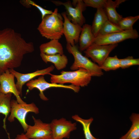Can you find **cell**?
Returning a JSON list of instances; mask_svg holds the SVG:
<instances>
[{"label":"cell","instance_id":"obj_1","mask_svg":"<svg viewBox=\"0 0 139 139\" xmlns=\"http://www.w3.org/2000/svg\"><path fill=\"white\" fill-rule=\"evenodd\" d=\"M34 50L32 42H27L19 33L10 28L0 30V75L20 66L25 55Z\"/></svg>","mask_w":139,"mask_h":139},{"label":"cell","instance_id":"obj_2","mask_svg":"<svg viewBox=\"0 0 139 139\" xmlns=\"http://www.w3.org/2000/svg\"><path fill=\"white\" fill-rule=\"evenodd\" d=\"M55 8L53 13L42 19L37 29L41 36L48 39L59 40L63 34V18Z\"/></svg>","mask_w":139,"mask_h":139},{"label":"cell","instance_id":"obj_3","mask_svg":"<svg viewBox=\"0 0 139 139\" xmlns=\"http://www.w3.org/2000/svg\"><path fill=\"white\" fill-rule=\"evenodd\" d=\"M51 83L64 84L70 83L77 86L84 87L90 83L92 76L86 70L80 68L72 71H62L59 75L50 73Z\"/></svg>","mask_w":139,"mask_h":139},{"label":"cell","instance_id":"obj_4","mask_svg":"<svg viewBox=\"0 0 139 139\" xmlns=\"http://www.w3.org/2000/svg\"><path fill=\"white\" fill-rule=\"evenodd\" d=\"M66 48L74 58V62L70 67L72 70L82 68L87 71L92 76L100 77L103 75V73L100 67L88 58L83 56L75 45L72 46L67 43Z\"/></svg>","mask_w":139,"mask_h":139},{"label":"cell","instance_id":"obj_5","mask_svg":"<svg viewBox=\"0 0 139 139\" xmlns=\"http://www.w3.org/2000/svg\"><path fill=\"white\" fill-rule=\"evenodd\" d=\"M10 114L8 117V121L12 122L15 118L19 121L22 126L24 132H25L28 127L26 121V117L29 112H32L36 114L39 113V109L33 102L28 104L18 103L16 100L12 99L11 101Z\"/></svg>","mask_w":139,"mask_h":139},{"label":"cell","instance_id":"obj_6","mask_svg":"<svg viewBox=\"0 0 139 139\" xmlns=\"http://www.w3.org/2000/svg\"><path fill=\"white\" fill-rule=\"evenodd\" d=\"M51 1L57 6L62 5L65 7L67 16L73 23L82 27L85 23V20L82 13L86 7L83 0H73L72 3L70 1L65 2L56 1Z\"/></svg>","mask_w":139,"mask_h":139},{"label":"cell","instance_id":"obj_7","mask_svg":"<svg viewBox=\"0 0 139 139\" xmlns=\"http://www.w3.org/2000/svg\"><path fill=\"white\" fill-rule=\"evenodd\" d=\"M139 36L136 29L123 30L95 37L93 43L100 45H109L118 43L128 39H136Z\"/></svg>","mask_w":139,"mask_h":139},{"label":"cell","instance_id":"obj_8","mask_svg":"<svg viewBox=\"0 0 139 139\" xmlns=\"http://www.w3.org/2000/svg\"><path fill=\"white\" fill-rule=\"evenodd\" d=\"M28 90L31 91L34 89H37L39 91V96L42 100L46 101L48 98L44 95V92L52 88H62L71 89L75 92L78 93L80 90V87L72 84L67 85L47 82L43 76H40L37 79H33L26 83Z\"/></svg>","mask_w":139,"mask_h":139},{"label":"cell","instance_id":"obj_9","mask_svg":"<svg viewBox=\"0 0 139 139\" xmlns=\"http://www.w3.org/2000/svg\"><path fill=\"white\" fill-rule=\"evenodd\" d=\"M118 46V44L100 45L93 43L84 51L85 56L90 58L101 67L110 52Z\"/></svg>","mask_w":139,"mask_h":139},{"label":"cell","instance_id":"obj_10","mask_svg":"<svg viewBox=\"0 0 139 139\" xmlns=\"http://www.w3.org/2000/svg\"><path fill=\"white\" fill-rule=\"evenodd\" d=\"M50 124L53 139L69 138L71 133L77 128L76 123H72L64 118L54 119Z\"/></svg>","mask_w":139,"mask_h":139},{"label":"cell","instance_id":"obj_11","mask_svg":"<svg viewBox=\"0 0 139 139\" xmlns=\"http://www.w3.org/2000/svg\"><path fill=\"white\" fill-rule=\"evenodd\" d=\"M32 118L34 124L28 125L25 134L26 136L32 139H53L50 124L44 123L33 116Z\"/></svg>","mask_w":139,"mask_h":139},{"label":"cell","instance_id":"obj_12","mask_svg":"<svg viewBox=\"0 0 139 139\" xmlns=\"http://www.w3.org/2000/svg\"><path fill=\"white\" fill-rule=\"evenodd\" d=\"M54 68V66L51 65L44 69L38 70L33 72L26 74L19 72L14 69L9 70L16 79L17 81L15 84L16 88L20 96H22V87L25 83L37 76L49 75Z\"/></svg>","mask_w":139,"mask_h":139},{"label":"cell","instance_id":"obj_13","mask_svg":"<svg viewBox=\"0 0 139 139\" xmlns=\"http://www.w3.org/2000/svg\"><path fill=\"white\" fill-rule=\"evenodd\" d=\"M64 21L63 33L64 35L67 44L72 46L79 42L82 28L78 24L73 23L67 18L65 12L61 14Z\"/></svg>","mask_w":139,"mask_h":139},{"label":"cell","instance_id":"obj_14","mask_svg":"<svg viewBox=\"0 0 139 139\" xmlns=\"http://www.w3.org/2000/svg\"><path fill=\"white\" fill-rule=\"evenodd\" d=\"M15 77L9 70L0 75V91L5 94H13L17 102L20 103L25 102L21 99L16 88L14 81Z\"/></svg>","mask_w":139,"mask_h":139},{"label":"cell","instance_id":"obj_15","mask_svg":"<svg viewBox=\"0 0 139 139\" xmlns=\"http://www.w3.org/2000/svg\"><path fill=\"white\" fill-rule=\"evenodd\" d=\"M79 40L80 51H84L94 42L95 37L92 33L91 25L85 24L83 25Z\"/></svg>","mask_w":139,"mask_h":139},{"label":"cell","instance_id":"obj_16","mask_svg":"<svg viewBox=\"0 0 139 139\" xmlns=\"http://www.w3.org/2000/svg\"><path fill=\"white\" fill-rule=\"evenodd\" d=\"M125 1V0H116L115 1L107 0L103 8L106 12L108 20L115 23H118L123 17L117 12L116 8Z\"/></svg>","mask_w":139,"mask_h":139},{"label":"cell","instance_id":"obj_17","mask_svg":"<svg viewBox=\"0 0 139 139\" xmlns=\"http://www.w3.org/2000/svg\"><path fill=\"white\" fill-rule=\"evenodd\" d=\"M39 49L41 53L51 55L64 54L63 48L59 40L53 39L40 45Z\"/></svg>","mask_w":139,"mask_h":139},{"label":"cell","instance_id":"obj_18","mask_svg":"<svg viewBox=\"0 0 139 139\" xmlns=\"http://www.w3.org/2000/svg\"><path fill=\"white\" fill-rule=\"evenodd\" d=\"M40 56L43 61L47 63L50 62L53 63L56 69L58 70L65 68L68 63V59L67 56L63 54H59L48 55L41 53Z\"/></svg>","mask_w":139,"mask_h":139},{"label":"cell","instance_id":"obj_19","mask_svg":"<svg viewBox=\"0 0 139 139\" xmlns=\"http://www.w3.org/2000/svg\"><path fill=\"white\" fill-rule=\"evenodd\" d=\"M108 20L107 15L103 8L97 9L91 25L92 31L95 37L97 36L102 25Z\"/></svg>","mask_w":139,"mask_h":139},{"label":"cell","instance_id":"obj_20","mask_svg":"<svg viewBox=\"0 0 139 139\" xmlns=\"http://www.w3.org/2000/svg\"><path fill=\"white\" fill-rule=\"evenodd\" d=\"M12 94H5L0 91V114H3L5 117L3 120V127L6 132V120L11 111V101Z\"/></svg>","mask_w":139,"mask_h":139},{"label":"cell","instance_id":"obj_21","mask_svg":"<svg viewBox=\"0 0 139 139\" xmlns=\"http://www.w3.org/2000/svg\"><path fill=\"white\" fill-rule=\"evenodd\" d=\"M132 125L128 132L120 139H138L139 138V115L133 113L130 117Z\"/></svg>","mask_w":139,"mask_h":139},{"label":"cell","instance_id":"obj_22","mask_svg":"<svg viewBox=\"0 0 139 139\" xmlns=\"http://www.w3.org/2000/svg\"><path fill=\"white\" fill-rule=\"evenodd\" d=\"M72 118L82 125L85 139H99L94 137L90 129V125L93 120V118L91 117L88 119H84L77 115L72 116Z\"/></svg>","mask_w":139,"mask_h":139},{"label":"cell","instance_id":"obj_23","mask_svg":"<svg viewBox=\"0 0 139 139\" xmlns=\"http://www.w3.org/2000/svg\"><path fill=\"white\" fill-rule=\"evenodd\" d=\"M120 59L116 55L108 57L105 60L100 67L102 70L108 71L114 70L120 68Z\"/></svg>","mask_w":139,"mask_h":139},{"label":"cell","instance_id":"obj_24","mask_svg":"<svg viewBox=\"0 0 139 139\" xmlns=\"http://www.w3.org/2000/svg\"><path fill=\"white\" fill-rule=\"evenodd\" d=\"M122 31L118 24L108 20L102 25L97 36L105 35Z\"/></svg>","mask_w":139,"mask_h":139},{"label":"cell","instance_id":"obj_25","mask_svg":"<svg viewBox=\"0 0 139 139\" xmlns=\"http://www.w3.org/2000/svg\"><path fill=\"white\" fill-rule=\"evenodd\" d=\"M139 19L138 15L123 18L118 24L123 30H132L133 25Z\"/></svg>","mask_w":139,"mask_h":139},{"label":"cell","instance_id":"obj_26","mask_svg":"<svg viewBox=\"0 0 139 139\" xmlns=\"http://www.w3.org/2000/svg\"><path fill=\"white\" fill-rule=\"evenodd\" d=\"M120 68L123 69L139 65V59L134 58L132 56H128L124 58L120 59Z\"/></svg>","mask_w":139,"mask_h":139},{"label":"cell","instance_id":"obj_27","mask_svg":"<svg viewBox=\"0 0 139 139\" xmlns=\"http://www.w3.org/2000/svg\"><path fill=\"white\" fill-rule=\"evenodd\" d=\"M22 2V3H24V5L28 7H30V6L32 5L36 7L41 14L42 19L46 15L50 14L53 12L52 11L46 9L31 0H24Z\"/></svg>","mask_w":139,"mask_h":139},{"label":"cell","instance_id":"obj_28","mask_svg":"<svg viewBox=\"0 0 139 139\" xmlns=\"http://www.w3.org/2000/svg\"><path fill=\"white\" fill-rule=\"evenodd\" d=\"M85 6L97 9L103 8L107 0H83Z\"/></svg>","mask_w":139,"mask_h":139},{"label":"cell","instance_id":"obj_29","mask_svg":"<svg viewBox=\"0 0 139 139\" xmlns=\"http://www.w3.org/2000/svg\"><path fill=\"white\" fill-rule=\"evenodd\" d=\"M7 134L8 139H11L10 138V134L9 133H7ZM15 139H32L28 137L25 135V134L22 133L20 134H18Z\"/></svg>","mask_w":139,"mask_h":139}]
</instances>
